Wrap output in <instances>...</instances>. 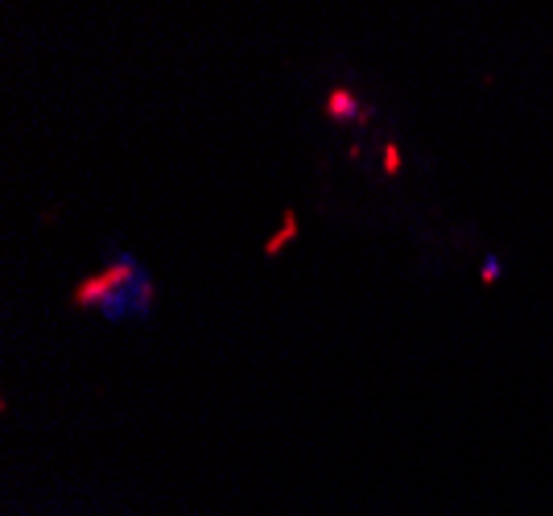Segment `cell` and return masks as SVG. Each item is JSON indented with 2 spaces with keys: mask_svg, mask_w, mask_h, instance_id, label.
<instances>
[{
  "mask_svg": "<svg viewBox=\"0 0 553 516\" xmlns=\"http://www.w3.org/2000/svg\"><path fill=\"white\" fill-rule=\"evenodd\" d=\"M397 166H401V161H397V149H388V153H384V170L397 174Z\"/></svg>",
  "mask_w": 553,
  "mask_h": 516,
  "instance_id": "5b68a950",
  "label": "cell"
},
{
  "mask_svg": "<svg viewBox=\"0 0 553 516\" xmlns=\"http://www.w3.org/2000/svg\"><path fill=\"white\" fill-rule=\"evenodd\" d=\"M500 273H504V265H500V256H487V261H483V269H479V277H483L487 285H496V281H500Z\"/></svg>",
  "mask_w": 553,
  "mask_h": 516,
  "instance_id": "3957f363",
  "label": "cell"
},
{
  "mask_svg": "<svg viewBox=\"0 0 553 516\" xmlns=\"http://www.w3.org/2000/svg\"><path fill=\"white\" fill-rule=\"evenodd\" d=\"M294 232H298V228H294V215H285V228H281V236H277V240L269 244V252H277V248H281L285 240H294Z\"/></svg>",
  "mask_w": 553,
  "mask_h": 516,
  "instance_id": "277c9868",
  "label": "cell"
},
{
  "mask_svg": "<svg viewBox=\"0 0 553 516\" xmlns=\"http://www.w3.org/2000/svg\"><path fill=\"white\" fill-rule=\"evenodd\" d=\"M327 116H331L335 124H351V120L372 116V108H360L355 91H347V87H331V95H327Z\"/></svg>",
  "mask_w": 553,
  "mask_h": 516,
  "instance_id": "7a4b0ae2",
  "label": "cell"
},
{
  "mask_svg": "<svg viewBox=\"0 0 553 516\" xmlns=\"http://www.w3.org/2000/svg\"><path fill=\"white\" fill-rule=\"evenodd\" d=\"M71 302L104 322H145L157 310V281L128 248H108V261L75 285Z\"/></svg>",
  "mask_w": 553,
  "mask_h": 516,
  "instance_id": "6da1fadb",
  "label": "cell"
}]
</instances>
